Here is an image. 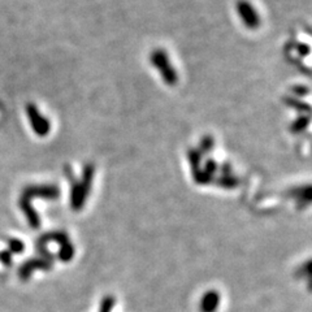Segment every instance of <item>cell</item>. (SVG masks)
Here are the masks:
<instances>
[{"label": "cell", "mask_w": 312, "mask_h": 312, "mask_svg": "<svg viewBox=\"0 0 312 312\" xmlns=\"http://www.w3.org/2000/svg\"><path fill=\"white\" fill-rule=\"evenodd\" d=\"M60 197V190L55 185H33L27 186L22 190L20 195V208L25 213L27 219V223L32 228L37 229L41 225V220L38 217V213L34 211L32 206V200L34 198H42V199L55 200Z\"/></svg>", "instance_id": "1"}, {"label": "cell", "mask_w": 312, "mask_h": 312, "mask_svg": "<svg viewBox=\"0 0 312 312\" xmlns=\"http://www.w3.org/2000/svg\"><path fill=\"white\" fill-rule=\"evenodd\" d=\"M74 256V246L72 243L65 242V243L60 244V253H59V259L61 262H69Z\"/></svg>", "instance_id": "6"}, {"label": "cell", "mask_w": 312, "mask_h": 312, "mask_svg": "<svg viewBox=\"0 0 312 312\" xmlns=\"http://www.w3.org/2000/svg\"><path fill=\"white\" fill-rule=\"evenodd\" d=\"M7 243H8V251H11L12 254H20L24 251V243L21 241H18V239H8L7 241Z\"/></svg>", "instance_id": "7"}, {"label": "cell", "mask_w": 312, "mask_h": 312, "mask_svg": "<svg viewBox=\"0 0 312 312\" xmlns=\"http://www.w3.org/2000/svg\"><path fill=\"white\" fill-rule=\"evenodd\" d=\"M53 267V262L46 259H32L25 262L24 264L21 265L20 269H18V276L22 278V280H27L32 273L34 272V269H51Z\"/></svg>", "instance_id": "4"}, {"label": "cell", "mask_w": 312, "mask_h": 312, "mask_svg": "<svg viewBox=\"0 0 312 312\" xmlns=\"http://www.w3.org/2000/svg\"><path fill=\"white\" fill-rule=\"evenodd\" d=\"M219 306H220V294L215 290H211L202 298V303H200L202 312H215Z\"/></svg>", "instance_id": "5"}, {"label": "cell", "mask_w": 312, "mask_h": 312, "mask_svg": "<svg viewBox=\"0 0 312 312\" xmlns=\"http://www.w3.org/2000/svg\"><path fill=\"white\" fill-rule=\"evenodd\" d=\"M26 115L27 118H29L30 127H32V129L34 130V133H36L37 136L38 137L47 136L51 130L50 121L39 112V109L37 108L36 104L34 103L26 104Z\"/></svg>", "instance_id": "3"}, {"label": "cell", "mask_w": 312, "mask_h": 312, "mask_svg": "<svg viewBox=\"0 0 312 312\" xmlns=\"http://www.w3.org/2000/svg\"><path fill=\"white\" fill-rule=\"evenodd\" d=\"M113 306H115V299L112 297L104 298L102 306H100V312H109Z\"/></svg>", "instance_id": "8"}, {"label": "cell", "mask_w": 312, "mask_h": 312, "mask_svg": "<svg viewBox=\"0 0 312 312\" xmlns=\"http://www.w3.org/2000/svg\"><path fill=\"white\" fill-rule=\"evenodd\" d=\"M0 263L6 267H9L12 265V253L11 251H2L0 253Z\"/></svg>", "instance_id": "9"}, {"label": "cell", "mask_w": 312, "mask_h": 312, "mask_svg": "<svg viewBox=\"0 0 312 312\" xmlns=\"http://www.w3.org/2000/svg\"><path fill=\"white\" fill-rule=\"evenodd\" d=\"M67 173H68V178L71 181V207L74 211H80L83 206H85L86 200H87L90 190H91L92 181H94L95 176V165L94 164H86L85 168L82 171V178L81 181H76L72 176L69 168H67Z\"/></svg>", "instance_id": "2"}]
</instances>
